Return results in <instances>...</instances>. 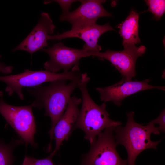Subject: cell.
Returning <instances> with one entry per match:
<instances>
[{"mask_svg":"<svg viewBox=\"0 0 165 165\" xmlns=\"http://www.w3.org/2000/svg\"><path fill=\"white\" fill-rule=\"evenodd\" d=\"M81 81H71L67 84L66 80H56L50 82L47 86L40 85L27 89L30 94L35 98L31 104L32 107L44 108L45 115L50 118V147L51 146L54 127L64 113L71 94L75 89L78 88Z\"/></svg>","mask_w":165,"mask_h":165,"instance_id":"cell-1","label":"cell"},{"mask_svg":"<svg viewBox=\"0 0 165 165\" xmlns=\"http://www.w3.org/2000/svg\"><path fill=\"white\" fill-rule=\"evenodd\" d=\"M90 80L87 73H83L78 87L82 94V104L73 130H82L85 133L84 138L91 145L105 129L116 127L121 125L122 123L109 118L105 102L99 105L93 100L87 88Z\"/></svg>","mask_w":165,"mask_h":165,"instance_id":"cell-2","label":"cell"},{"mask_svg":"<svg viewBox=\"0 0 165 165\" xmlns=\"http://www.w3.org/2000/svg\"><path fill=\"white\" fill-rule=\"evenodd\" d=\"M127 115L125 126L114 128V137L117 145H123L127 150L128 165H135L137 157L143 151L148 148L157 149L161 140L152 141L151 135L152 133L159 135L160 132L158 127L151 122L145 126L136 123L133 112H127Z\"/></svg>","mask_w":165,"mask_h":165,"instance_id":"cell-3","label":"cell"},{"mask_svg":"<svg viewBox=\"0 0 165 165\" xmlns=\"http://www.w3.org/2000/svg\"><path fill=\"white\" fill-rule=\"evenodd\" d=\"M82 75L79 65H77L69 71L61 73H53L46 70L33 71L26 69L21 73L0 76V81L7 84L5 91L9 95L11 96L15 93L20 99L23 100L24 99L22 92L23 88L33 87L44 83L56 80L80 81Z\"/></svg>","mask_w":165,"mask_h":165,"instance_id":"cell-4","label":"cell"},{"mask_svg":"<svg viewBox=\"0 0 165 165\" xmlns=\"http://www.w3.org/2000/svg\"><path fill=\"white\" fill-rule=\"evenodd\" d=\"M114 128H106L97 136L82 165H128L127 159H122L117 150Z\"/></svg>","mask_w":165,"mask_h":165,"instance_id":"cell-5","label":"cell"},{"mask_svg":"<svg viewBox=\"0 0 165 165\" xmlns=\"http://www.w3.org/2000/svg\"><path fill=\"white\" fill-rule=\"evenodd\" d=\"M0 91V114L22 138L26 144L35 146L34 135L36 124L31 105L16 106L6 103Z\"/></svg>","mask_w":165,"mask_h":165,"instance_id":"cell-6","label":"cell"},{"mask_svg":"<svg viewBox=\"0 0 165 165\" xmlns=\"http://www.w3.org/2000/svg\"><path fill=\"white\" fill-rule=\"evenodd\" d=\"M41 51L47 53L50 57V60L44 64L45 70L55 73L61 70L63 72H68L75 66L79 65L81 59L91 56L90 53L83 49L68 47L61 42Z\"/></svg>","mask_w":165,"mask_h":165,"instance_id":"cell-7","label":"cell"},{"mask_svg":"<svg viewBox=\"0 0 165 165\" xmlns=\"http://www.w3.org/2000/svg\"><path fill=\"white\" fill-rule=\"evenodd\" d=\"M146 50L144 46L137 47L133 45L124 47V50L122 51L108 49L104 52L92 53L91 56L107 60L116 67L123 78L130 81L136 75L135 65L137 58L142 56Z\"/></svg>","mask_w":165,"mask_h":165,"instance_id":"cell-8","label":"cell"},{"mask_svg":"<svg viewBox=\"0 0 165 165\" xmlns=\"http://www.w3.org/2000/svg\"><path fill=\"white\" fill-rule=\"evenodd\" d=\"M114 30L108 23L104 25L96 23L72 27L71 29L61 34L48 36V40H61L67 38H77L83 40L85 43L82 49L90 53L91 56L93 53L100 52L101 46L98 44L101 36L109 31Z\"/></svg>","mask_w":165,"mask_h":165,"instance_id":"cell-9","label":"cell"},{"mask_svg":"<svg viewBox=\"0 0 165 165\" xmlns=\"http://www.w3.org/2000/svg\"><path fill=\"white\" fill-rule=\"evenodd\" d=\"M149 79L143 81H128L123 78L118 82L104 87H97L96 90L100 94L101 101L106 102L112 101L119 106L122 101L128 96L140 91L152 89L165 90L163 86H157L148 83Z\"/></svg>","mask_w":165,"mask_h":165,"instance_id":"cell-10","label":"cell"},{"mask_svg":"<svg viewBox=\"0 0 165 165\" xmlns=\"http://www.w3.org/2000/svg\"><path fill=\"white\" fill-rule=\"evenodd\" d=\"M80 6L74 10L61 14L60 21H66L72 27L94 24L101 17L112 16L102 5L106 1L103 0H80Z\"/></svg>","mask_w":165,"mask_h":165,"instance_id":"cell-11","label":"cell"},{"mask_svg":"<svg viewBox=\"0 0 165 165\" xmlns=\"http://www.w3.org/2000/svg\"><path fill=\"white\" fill-rule=\"evenodd\" d=\"M55 28L49 13H41L37 24L28 35L13 50H22L32 55L35 52L48 46V36L53 34Z\"/></svg>","mask_w":165,"mask_h":165,"instance_id":"cell-12","label":"cell"},{"mask_svg":"<svg viewBox=\"0 0 165 165\" xmlns=\"http://www.w3.org/2000/svg\"><path fill=\"white\" fill-rule=\"evenodd\" d=\"M82 101L75 96L71 97L62 116L56 124L53 131L55 146L52 152L55 154L59 150L63 141L68 139L73 131L79 110V105Z\"/></svg>","mask_w":165,"mask_h":165,"instance_id":"cell-13","label":"cell"},{"mask_svg":"<svg viewBox=\"0 0 165 165\" xmlns=\"http://www.w3.org/2000/svg\"><path fill=\"white\" fill-rule=\"evenodd\" d=\"M139 19L138 13L132 10L126 19L118 25L124 47L141 43L138 35Z\"/></svg>","mask_w":165,"mask_h":165,"instance_id":"cell-14","label":"cell"},{"mask_svg":"<svg viewBox=\"0 0 165 165\" xmlns=\"http://www.w3.org/2000/svg\"><path fill=\"white\" fill-rule=\"evenodd\" d=\"M148 6V9L146 11L151 12L156 20L160 19L165 12V1L164 0H145Z\"/></svg>","mask_w":165,"mask_h":165,"instance_id":"cell-15","label":"cell"},{"mask_svg":"<svg viewBox=\"0 0 165 165\" xmlns=\"http://www.w3.org/2000/svg\"><path fill=\"white\" fill-rule=\"evenodd\" d=\"M54 155L52 152L49 156L43 159L26 156L22 165H54L52 158Z\"/></svg>","mask_w":165,"mask_h":165,"instance_id":"cell-16","label":"cell"},{"mask_svg":"<svg viewBox=\"0 0 165 165\" xmlns=\"http://www.w3.org/2000/svg\"><path fill=\"white\" fill-rule=\"evenodd\" d=\"M11 148L0 143V165H11Z\"/></svg>","mask_w":165,"mask_h":165,"instance_id":"cell-17","label":"cell"},{"mask_svg":"<svg viewBox=\"0 0 165 165\" xmlns=\"http://www.w3.org/2000/svg\"><path fill=\"white\" fill-rule=\"evenodd\" d=\"M77 1L75 0H55L46 1H44V4H47L54 2L58 4L60 6L62 13V14L66 13L69 12V9L72 4L73 2Z\"/></svg>","mask_w":165,"mask_h":165,"instance_id":"cell-18","label":"cell"},{"mask_svg":"<svg viewBox=\"0 0 165 165\" xmlns=\"http://www.w3.org/2000/svg\"><path fill=\"white\" fill-rule=\"evenodd\" d=\"M165 110L164 109L157 118L150 122L155 125L158 124L159 125L158 127L160 132H165Z\"/></svg>","mask_w":165,"mask_h":165,"instance_id":"cell-19","label":"cell"},{"mask_svg":"<svg viewBox=\"0 0 165 165\" xmlns=\"http://www.w3.org/2000/svg\"><path fill=\"white\" fill-rule=\"evenodd\" d=\"M13 69V67L7 65L3 63L0 62V73L5 74L11 73Z\"/></svg>","mask_w":165,"mask_h":165,"instance_id":"cell-20","label":"cell"},{"mask_svg":"<svg viewBox=\"0 0 165 165\" xmlns=\"http://www.w3.org/2000/svg\"><path fill=\"white\" fill-rule=\"evenodd\" d=\"M1 55H0V58H1Z\"/></svg>","mask_w":165,"mask_h":165,"instance_id":"cell-21","label":"cell"}]
</instances>
